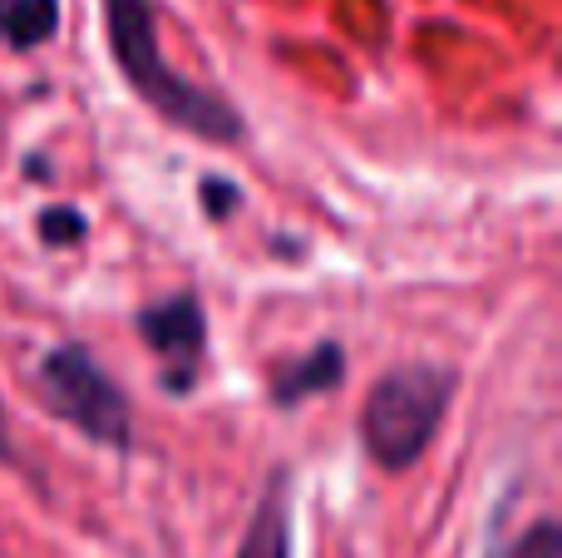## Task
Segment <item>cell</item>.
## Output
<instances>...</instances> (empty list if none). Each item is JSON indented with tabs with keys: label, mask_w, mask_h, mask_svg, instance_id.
Listing matches in <instances>:
<instances>
[{
	"label": "cell",
	"mask_w": 562,
	"mask_h": 558,
	"mask_svg": "<svg viewBox=\"0 0 562 558\" xmlns=\"http://www.w3.org/2000/svg\"><path fill=\"white\" fill-rule=\"evenodd\" d=\"M104 25L119 75L128 79V89L148 109H158L168 124L188 129L193 138H207V144H237L243 138V114L227 99H217L213 89L193 85L173 65H164L148 0H104Z\"/></svg>",
	"instance_id": "1"
},
{
	"label": "cell",
	"mask_w": 562,
	"mask_h": 558,
	"mask_svg": "<svg viewBox=\"0 0 562 558\" xmlns=\"http://www.w3.org/2000/svg\"><path fill=\"white\" fill-rule=\"evenodd\" d=\"M459 376L449 366H395L366 395L360 411V445L380 470H409L419 455L435 445L439 425L449 415Z\"/></svg>",
	"instance_id": "2"
},
{
	"label": "cell",
	"mask_w": 562,
	"mask_h": 558,
	"mask_svg": "<svg viewBox=\"0 0 562 558\" xmlns=\"http://www.w3.org/2000/svg\"><path fill=\"white\" fill-rule=\"evenodd\" d=\"M40 391L45 405L69 421L79 435L109 445V450H128L134 445V415L119 391V381L85 351V346H55L40 361Z\"/></svg>",
	"instance_id": "3"
},
{
	"label": "cell",
	"mask_w": 562,
	"mask_h": 558,
	"mask_svg": "<svg viewBox=\"0 0 562 558\" xmlns=\"http://www.w3.org/2000/svg\"><path fill=\"white\" fill-rule=\"evenodd\" d=\"M138 336L164 361V391H173V395L193 391L198 371H203V356H207V316L198 306V297L178 292V297L144 306L138 312Z\"/></svg>",
	"instance_id": "4"
},
{
	"label": "cell",
	"mask_w": 562,
	"mask_h": 558,
	"mask_svg": "<svg viewBox=\"0 0 562 558\" xmlns=\"http://www.w3.org/2000/svg\"><path fill=\"white\" fill-rule=\"evenodd\" d=\"M237 558H291V475L286 470L272 475L243 544H237Z\"/></svg>",
	"instance_id": "5"
},
{
	"label": "cell",
	"mask_w": 562,
	"mask_h": 558,
	"mask_svg": "<svg viewBox=\"0 0 562 558\" xmlns=\"http://www.w3.org/2000/svg\"><path fill=\"white\" fill-rule=\"evenodd\" d=\"M340 376H346V351L336 342H321L311 346L301 361H291L286 371L272 381V401L277 405H301L306 395H321V391H336Z\"/></svg>",
	"instance_id": "6"
},
{
	"label": "cell",
	"mask_w": 562,
	"mask_h": 558,
	"mask_svg": "<svg viewBox=\"0 0 562 558\" xmlns=\"http://www.w3.org/2000/svg\"><path fill=\"white\" fill-rule=\"evenodd\" d=\"M59 30V0H0V45L35 49L55 40Z\"/></svg>",
	"instance_id": "7"
},
{
	"label": "cell",
	"mask_w": 562,
	"mask_h": 558,
	"mask_svg": "<svg viewBox=\"0 0 562 558\" xmlns=\"http://www.w3.org/2000/svg\"><path fill=\"white\" fill-rule=\"evenodd\" d=\"M484 558H562L558 544V520H538L533 529L514 534V539H494Z\"/></svg>",
	"instance_id": "8"
},
{
	"label": "cell",
	"mask_w": 562,
	"mask_h": 558,
	"mask_svg": "<svg viewBox=\"0 0 562 558\" xmlns=\"http://www.w3.org/2000/svg\"><path fill=\"white\" fill-rule=\"evenodd\" d=\"M85 233H89V223L75 208H49V213L40 217V237H45L49 247H75V243H85Z\"/></svg>",
	"instance_id": "9"
},
{
	"label": "cell",
	"mask_w": 562,
	"mask_h": 558,
	"mask_svg": "<svg viewBox=\"0 0 562 558\" xmlns=\"http://www.w3.org/2000/svg\"><path fill=\"white\" fill-rule=\"evenodd\" d=\"M198 198H203V213H213V217H227L237 203H243V193H237V183H227V178H203V188H198Z\"/></svg>",
	"instance_id": "10"
},
{
	"label": "cell",
	"mask_w": 562,
	"mask_h": 558,
	"mask_svg": "<svg viewBox=\"0 0 562 558\" xmlns=\"http://www.w3.org/2000/svg\"><path fill=\"white\" fill-rule=\"evenodd\" d=\"M10 455V445H5V415H0V460Z\"/></svg>",
	"instance_id": "11"
}]
</instances>
